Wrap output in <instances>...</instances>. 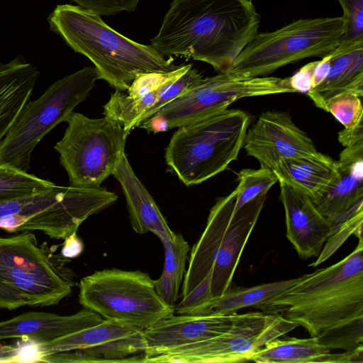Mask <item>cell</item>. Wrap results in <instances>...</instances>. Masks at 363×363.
<instances>
[{"mask_svg":"<svg viewBox=\"0 0 363 363\" xmlns=\"http://www.w3.org/2000/svg\"><path fill=\"white\" fill-rule=\"evenodd\" d=\"M262 310L302 326L330 350L362 346L363 240L336 264L304 274Z\"/></svg>","mask_w":363,"mask_h":363,"instance_id":"1","label":"cell"},{"mask_svg":"<svg viewBox=\"0 0 363 363\" xmlns=\"http://www.w3.org/2000/svg\"><path fill=\"white\" fill-rule=\"evenodd\" d=\"M251 0H173L150 45L164 56L183 57L230 71L258 33Z\"/></svg>","mask_w":363,"mask_h":363,"instance_id":"2","label":"cell"},{"mask_svg":"<svg viewBox=\"0 0 363 363\" xmlns=\"http://www.w3.org/2000/svg\"><path fill=\"white\" fill-rule=\"evenodd\" d=\"M101 16L79 6L57 5L48 21L76 52L86 57L99 79L116 90H127L139 74L167 72L176 66L152 46L130 40L109 27Z\"/></svg>","mask_w":363,"mask_h":363,"instance_id":"3","label":"cell"},{"mask_svg":"<svg viewBox=\"0 0 363 363\" xmlns=\"http://www.w3.org/2000/svg\"><path fill=\"white\" fill-rule=\"evenodd\" d=\"M250 121L245 111L227 108L179 127L165 149L170 171L186 186L222 172L238 160Z\"/></svg>","mask_w":363,"mask_h":363,"instance_id":"4","label":"cell"},{"mask_svg":"<svg viewBox=\"0 0 363 363\" xmlns=\"http://www.w3.org/2000/svg\"><path fill=\"white\" fill-rule=\"evenodd\" d=\"M98 79L96 68L85 67L55 82L35 100H29L0 143V165L28 172L36 145L57 124L66 122Z\"/></svg>","mask_w":363,"mask_h":363,"instance_id":"5","label":"cell"},{"mask_svg":"<svg viewBox=\"0 0 363 363\" xmlns=\"http://www.w3.org/2000/svg\"><path fill=\"white\" fill-rule=\"evenodd\" d=\"M341 17L300 18L271 32L257 33L235 60L230 72L263 77L298 60L333 52L344 35Z\"/></svg>","mask_w":363,"mask_h":363,"instance_id":"6","label":"cell"},{"mask_svg":"<svg viewBox=\"0 0 363 363\" xmlns=\"http://www.w3.org/2000/svg\"><path fill=\"white\" fill-rule=\"evenodd\" d=\"M57 247L40 245L29 230L0 237V281L20 293L30 306L57 304L75 285L69 260L55 253Z\"/></svg>","mask_w":363,"mask_h":363,"instance_id":"7","label":"cell"},{"mask_svg":"<svg viewBox=\"0 0 363 363\" xmlns=\"http://www.w3.org/2000/svg\"><path fill=\"white\" fill-rule=\"evenodd\" d=\"M295 93L289 77H248L230 72L201 78L138 127L157 133L186 125L228 108L242 98Z\"/></svg>","mask_w":363,"mask_h":363,"instance_id":"8","label":"cell"},{"mask_svg":"<svg viewBox=\"0 0 363 363\" xmlns=\"http://www.w3.org/2000/svg\"><path fill=\"white\" fill-rule=\"evenodd\" d=\"M79 302L83 308L144 330L174 313L157 294L154 279L140 270L116 268L96 271L81 279Z\"/></svg>","mask_w":363,"mask_h":363,"instance_id":"9","label":"cell"},{"mask_svg":"<svg viewBox=\"0 0 363 363\" xmlns=\"http://www.w3.org/2000/svg\"><path fill=\"white\" fill-rule=\"evenodd\" d=\"M62 139L54 148L69 177V185L95 188L112 175L129 132L104 116L90 118L72 112Z\"/></svg>","mask_w":363,"mask_h":363,"instance_id":"10","label":"cell"},{"mask_svg":"<svg viewBox=\"0 0 363 363\" xmlns=\"http://www.w3.org/2000/svg\"><path fill=\"white\" fill-rule=\"evenodd\" d=\"M298 325L280 314L243 313L230 330L213 337L154 354L142 362L231 363L249 361L267 342Z\"/></svg>","mask_w":363,"mask_h":363,"instance_id":"11","label":"cell"},{"mask_svg":"<svg viewBox=\"0 0 363 363\" xmlns=\"http://www.w3.org/2000/svg\"><path fill=\"white\" fill-rule=\"evenodd\" d=\"M242 147L261 167L272 171L284 160L319 153L312 139L282 111L262 113L247 130Z\"/></svg>","mask_w":363,"mask_h":363,"instance_id":"12","label":"cell"},{"mask_svg":"<svg viewBox=\"0 0 363 363\" xmlns=\"http://www.w3.org/2000/svg\"><path fill=\"white\" fill-rule=\"evenodd\" d=\"M235 313L225 315H174L165 317L143 330L146 350L143 359L154 354L207 340L230 330L242 317Z\"/></svg>","mask_w":363,"mask_h":363,"instance_id":"13","label":"cell"},{"mask_svg":"<svg viewBox=\"0 0 363 363\" xmlns=\"http://www.w3.org/2000/svg\"><path fill=\"white\" fill-rule=\"evenodd\" d=\"M192 67L176 66L167 72L138 75L125 91L116 90L104 106L103 115L130 131L142 123L168 86Z\"/></svg>","mask_w":363,"mask_h":363,"instance_id":"14","label":"cell"},{"mask_svg":"<svg viewBox=\"0 0 363 363\" xmlns=\"http://www.w3.org/2000/svg\"><path fill=\"white\" fill-rule=\"evenodd\" d=\"M338 174L315 198L311 199L318 211L333 225L347 219L363 201V141L345 147L339 155Z\"/></svg>","mask_w":363,"mask_h":363,"instance_id":"15","label":"cell"},{"mask_svg":"<svg viewBox=\"0 0 363 363\" xmlns=\"http://www.w3.org/2000/svg\"><path fill=\"white\" fill-rule=\"evenodd\" d=\"M279 183L288 240L301 258L317 257L324 243L335 233L333 225L318 211L307 195L284 182Z\"/></svg>","mask_w":363,"mask_h":363,"instance_id":"16","label":"cell"},{"mask_svg":"<svg viewBox=\"0 0 363 363\" xmlns=\"http://www.w3.org/2000/svg\"><path fill=\"white\" fill-rule=\"evenodd\" d=\"M266 199L267 194L261 195L233 212L212 268V298L220 296L230 286L241 254Z\"/></svg>","mask_w":363,"mask_h":363,"instance_id":"17","label":"cell"},{"mask_svg":"<svg viewBox=\"0 0 363 363\" xmlns=\"http://www.w3.org/2000/svg\"><path fill=\"white\" fill-rule=\"evenodd\" d=\"M235 192L217 199L211 208L206 228L191 250L188 268L182 286L181 298L194 289L212 270L225 233L231 220Z\"/></svg>","mask_w":363,"mask_h":363,"instance_id":"18","label":"cell"},{"mask_svg":"<svg viewBox=\"0 0 363 363\" xmlns=\"http://www.w3.org/2000/svg\"><path fill=\"white\" fill-rule=\"evenodd\" d=\"M103 320L100 315L85 308L70 315L28 312L0 322V340L25 337L42 344Z\"/></svg>","mask_w":363,"mask_h":363,"instance_id":"19","label":"cell"},{"mask_svg":"<svg viewBox=\"0 0 363 363\" xmlns=\"http://www.w3.org/2000/svg\"><path fill=\"white\" fill-rule=\"evenodd\" d=\"M125 198L133 229L139 234L151 232L160 241L172 239L175 233L169 227L155 201L135 174L123 151L113 173Z\"/></svg>","mask_w":363,"mask_h":363,"instance_id":"20","label":"cell"},{"mask_svg":"<svg viewBox=\"0 0 363 363\" xmlns=\"http://www.w3.org/2000/svg\"><path fill=\"white\" fill-rule=\"evenodd\" d=\"M317 337L276 338L250 357L258 363H362L363 347L342 353H333Z\"/></svg>","mask_w":363,"mask_h":363,"instance_id":"21","label":"cell"},{"mask_svg":"<svg viewBox=\"0 0 363 363\" xmlns=\"http://www.w3.org/2000/svg\"><path fill=\"white\" fill-rule=\"evenodd\" d=\"M328 55L331 62L327 76L306 94L323 111L327 102L337 94L363 96V45L351 49L336 48Z\"/></svg>","mask_w":363,"mask_h":363,"instance_id":"22","label":"cell"},{"mask_svg":"<svg viewBox=\"0 0 363 363\" xmlns=\"http://www.w3.org/2000/svg\"><path fill=\"white\" fill-rule=\"evenodd\" d=\"M40 72L18 56L0 64V143L30 100Z\"/></svg>","mask_w":363,"mask_h":363,"instance_id":"23","label":"cell"},{"mask_svg":"<svg viewBox=\"0 0 363 363\" xmlns=\"http://www.w3.org/2000/svg\"><path fill=\"white\" fill-rule=\"evenodd\" d=\"M272 172L278 182H284L313 199L337 176L338 162L319 152L315 155L284 160Z\"/></svg>","mask_w":363,"mask_h":363,"instance_id":"24","label":"cell"},{"mask_svg":"<svg viewBox=\"0 0 363 363\" xmlns=\"http://www.w3.org/2000/svg\"><path fill=\"white\" fill-rule=\"evenodd\" d=\"M304 275L252 287H230L220 296L213 297L197 306L189 314L194 315H225L249 307L262 309L275 296L299 281Z\"/></svg>","mask_w":363,"mask_h":363,"instance_id":"25","label":"cell"},{"mask_svg":"<svg viewBox=\"0 0 363 363\" xmlns=\"http://www.w3.org/2000/svg\"><path fill=\"white\" fill-rule=\"evenodd\" d=\"M146 350L143 330L102 345L44 355L40 362H141Z\"/></svg>","mask_w":363,"mask_h":363,"instance_id":"26","label":"cell"},{"mask_svg":"<svg viewBox=\"0 0 363 363\" xmlns=\"http://www.w3.org/2000/svg\"><path fill=\"white\" fill-rule=\"evenodd\" d=\"M141 330L127 323L104 319L99 324L40 345L44 356L52 352L98 346L113 340L130 336Z\"/></svg>","mask_w":363,"mask_h":363,"instance_id":"27","label":"cell"},{"mask_svg":"<svg viewBox=\"0 0 363 363\" xmlns=\"http://www.w3.org/2000/svg\"><path fill=\"white\" fill-rule=\"evenodd\" d=\"M55 185L27 172L0 165V203L48 191Z\"/></svg>","mask_w":363,"mask_h":363,"instance_id":"28","label":"cell"},{"mask_svg":"<svg viewBox=\"0 0 363 363\" xmlns=\"http://www.w3.org/2000/svg\"><path fill=\"white\" fill-rule=\"evenodd\" d=\"M238 184L234 189L235 202L234 211L257 197L267 194L278 179L269 169H243L238 174Z\"/></svg>","mask_w":363,"mask_h":363,"instance_id":"29","label":"cell"},{"mask_svg":"<svg viewBox=\"0 0 363 363\" xmlns=\"http://www.w3.org/2000/svg\"><path fill=\"white\" fill-rule=\"evenodd\" d=\"M164 251V264L162 274L181 286L186 272V262L190 251L187 241L182 234L175 233L171 240L162 241Z\"/></svg>","mask_w":363,"mask_h":363,"instance_id":"30","label":"cell"},{"mask_svg":"<svg viewBox=\"0 0 363 363\" xmlns=\"http://www.w3.org/2000/svg\"><path fill=\"white\" fill-rule=\"evenodd\" d=\"M360 97L345 92L331 98L325 111L330 113L345 128L352 129L363 123V107Z\"/></svg>","mask_w":363,"mask_h":363,"instance_id":"31","label":"cell"},{"mask_svg":"<svg viewBox=\"0 0 363 363\" xmlns=\"http://www.w3.org/2000/svg\"><path fill=\"white\" fill-rule=\"evenodd\" d=\"M362 223H363V201L354 209L351 215L339 226L335 232L336 235L333 234L330 238V241L321 250L317 260L312 264V267H316L324 262L342 245V243L350 236V234H354L359 240H363L362 237Z\"/></svg>","mask_w":363,"mask_h":363,"instance_id":"32","label":"cell"},{"mask_svg":"<svg viewBox=\"0 0 363 363\" xmlns=\"http://www.w3.org/2000/svg\"><path fill=\"white\" fill-rule=\"evenodd\" d=\"M345 21V33L340 44L352 45L363 41V0H338Z\"/></svg>","mask_w":363,"mask_h":363,"instance_id":"33","label":"cell"},{"mask_svg":"<svg viewBox=\"0 0 363 363\" xmlns=\"http://www.w3.org/2000/svg\"><path fill=\"white\" fill-rule=\"evenodd\" d=\"M202 77L201 73H199L196 69L192 68L191 67L168 86L157 100V103L149 111L144 121L150 118L160 108L183 94V93Z\"/></svg>","mask_w":363,"mask_h":363,"instance_id":"34","label":"cell"},{"mask_svg":"<svg viewBox=\"0 0 363 363\" xmlns=\"http://www.w3.org/2000/svg\"><path fill=\"white\" fill-rule=\"evenodd\" d=\"M211 272L187 295L174 306L177 315L189 314L197 306L206 303L212 298L211 291Z\"/></svg>","mask_w":363,"mask_h":363,"instance_id":"35","label":"cell"},{"mask_svg":"<svg viewBox=\"0 0 363 363\" xmlns=\"http://www.w3.org/2000/svg\"><path fill=\"white\" fill-rule=\"evenodd\" d=\"M78 6L100 16L116 15L135 11L140 0H71Z\"/></svg>","mask_w":363,"mask_h":363,"instance_id":"36","label":"cell"},{"mask_svg":"<svg viewBox=\"0 0 363 363\" xmlns=\"http://www.w3.org/2000/svg\"><path fill=\"white\" fill-rule=\"evenodd\" d=\"M17 339L14 345L17 350L16 363L40 362L43 355L40 343L25 337Z\"/></svg>","mask_w":363,"mask_h":363,"instance_id":"37","label":"cell"},{"mask_svg":"<svg viewBox=\"0 0 363 363\" xmlns=\"http://www.w3.org/2000/svg\"><path fill=\"white\" fill-rule=\"evenodd\" d=\"M317 61L306 64L292 77H289L291 87L295 92L307 94L313 87V76Z\"/></svg>","mask_w":363,"mask_h":363,"instance_id":"38","label":"cell"},{"mask_svg":"<svg viewBox=\"0 0 363 363\" xmlns=\"http://www.w3.org/2000/svg\"><path fill=\"white\" fill-rule=\"evenodd\" d=\"M26 305V300L20 293L0 281V308L13 310Z\"/></svg>","mask_w":363,"mask_h":363,"instance_id":"39","label":"cell"},{"mask_svg":"<svg viewBox=\"0 0 363 363\" xmlns=\"http://www.w3.org/2000/svg\"><path fill=\"white\" fill-rule=\"evenodd\" d=\"M339 142L344 146L348 147L363 141L362 123L352 129H342L338 132Z\"/></svg>","mask_w":363,"mask_h":363,"instance_id":"40","label":"cell"},{"mask_svg":"<svg viewBox=\"0 0 363 363\" xmlns=\"http://www.w3.org/2000/svg\"><path fill=\"white\" fill-rule=\"evenodd\" d=\"M83 251V243L74 233L65 239L61 255L66 258H74L79 256Z\"/></svg>","mask_w":363,"mask_h":363,"instance_id":"41","label":"cell"},{"mask_svg":"<svg viewBox=\"0 0 363 363\" xmlns=\"http://www.w3.org/2000/svg\"><path fill=\"white\" fill-rule=\"evenodd\" d=\"M331 59L326 55L320 60L317 61L315 66L313 76V87L318 86L327 76L330 69Z\"/></svg>","mask_w":363,"mask_h":363,"instance_id":"42","label":"cell"},{"mask_svg":"<svg viewBox=\"0 0 363 363\" xmlns=\"http://www.w3.org/2000/svg\"><path fill=\"white\" fill-rule=\"evenodd\" d=\"M17 350L14 345L0 344V362H15Z\"/></svg>","mask_w":363,"mask_h":363,"instance_id":"43","label":"cell"}]
</instances>
